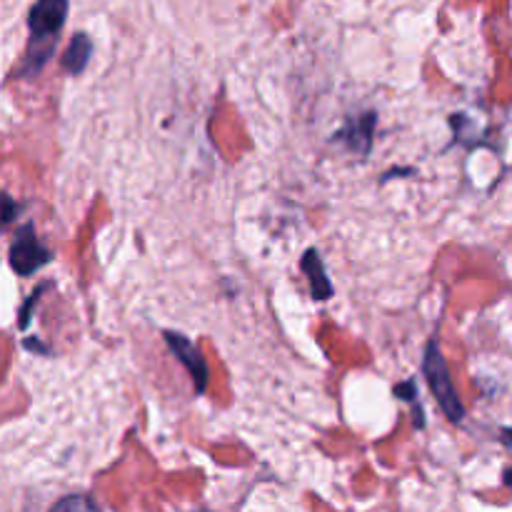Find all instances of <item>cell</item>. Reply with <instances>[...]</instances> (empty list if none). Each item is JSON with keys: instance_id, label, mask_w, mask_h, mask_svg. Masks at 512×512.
Here are the masks:
<instances>
[{"instance_id": "cell-12", "label": "cell", "mask_w": 512, "mask_h": 512, "mask_svg": "<svg viewBox=\"0 0 512 512\" xmlns=\"http://www.w3.org/2000/svg\"><path fill=\"white\" fill-rule=\"evenodd\" d=\"M25 348L28 350H35V353H48V348H45V345H40L38 340H25Z\"/></svg>"}, {"instance_id": "cell-2", "label": "cell", "mask_w": 512, "mask_h": 512, "mask_svg": "<svg viewBox=\"0 0 512 512\" xmlns=\"http://www.w3.org/2000/svg\"><path fill=\"white\" fill-rule=\"evenodd\" d=\"M423 373H425V380H428L430 390H433V395L438 398L440 408H443V413L448 415L450 423H463L465 405L463 400H460L458 390H455L448 363H445L443 353H440V345L435 338L430 340L428 348H425Z\"/></svg>"}, {"instance_id": "cell-6", "label": "cell", "mask_w": 512, "mask_h": 512, "mask_svg": "<svg viewBox=\"0 0 512 512\" xmlns=\"http://www.w3.org/2000/svg\"><path fill=\"white\" fill-rule=\"evenodd\" d=\"M300 270L308 275L310 293H313L315 300L333 298L335 288H333V283H330L328 273H325V263H323V258H320L318 250L310 248L308 253L303 255V260H300Z\"/></svg>"}, {"instance_id": "cell-14", "label": "cell", "mask_w": 512, "mask_h": 512, "mask_svg": "<svg viewBox=\"0 0 512 512\" xmlns=\"http://www.w3.org/2000/svg\"><path fill=\"white\" fill-rule=\"evenodd\" d=\"M503 480H505V485H510V488H512V468H508V470H505Z\"/></svg>"}, {"instance_id": "cell-5", "label": "cell", "mask_w": 512, "mask_h": 512, "mask_svg": "<svg viewBox=\"0 0 512 512\" xmlns=\"http://www.w3.org/2000/svg\"><path fill=\"white\" fill-rule=\"evenodd\" d=\"M375 123H378L375 113H365V115H360V118L348 120V123H345V128H340L338 133H335V140L348 145L353 153L368 155L370 148H373Z\"/></svg>"}, {"instance_id": "cell-15", "label": "cell", "mask_w": 512, "mask_h": 512, "mask_svg": "<svg viewBox=\"0 0 512 512\" xmlns=\"http://www.w3.org/2000/svg\"><path fill=\"white\" fill-rule=\"evenodd\" d=\"M198 512H208V510H198Z\"/></svg>"}, {"instance_id": "cell-13", "label": "cell", "mask_w": 512, "mask_h": 512, "mask_svg": "<svg viewBox=\"0 0 512 512\" xmlns=\"http://www.w3.org/2000/svg\"><path fill=\"white\" fill-rule=\"evenodd\" d=\"M500 435H503V438H500V440H503V443L508 445V448L512 450V428H505L503 433H500Z\"/></svg>"}, {"instance_id": "cell-9", "label": "cell", "mask_w": 512, "mask_h": 512, "mask_svg": "<svg viewBox=\"0 0 512 512\" xmlns=\"http://www.w3.org/2000/svg\"><path fill=\"white\" fill-rule=\"evenodd\" d=\"M45 288H48V283L40 285L38 290H33V295H30V298H28V303H25L23 308H20V323H18V325H20V328H23V330L30 325V318H33V305L38 303V298H40V295H43Z\"/></svg>"}, {"instance_id": "cell-8", "label": "cell", "mask_w": 512, "mask_h": 512, "mask_svg": "<svg viewBox=\"0 0 512 512\" xmlns=\"http://www.w3.org/2000/svg\"><path fill=\"white\" fill-rule=\"evenodd\" d=\"M50 512H100V510L98 505H95L90 498H85V495H68V498L58 500Z\"/></svg>"}, {"instance_id": "cell-4", "label": "cell", "mask_w": 512, "mask_h": 512, "mask_svg": "<svg viewBox=\"0 0 512 512\" xmlns=\"http://www.w3.org/2000/svg\"><path fill=\"white\" fill-rule=\"evenodd\" d=\"M165 343L168 348L173 350V355L178 358V363H183V368L188 370L190 378H193V388L195 395H203L208 390V363H205L203 353L198 350V345L190 343L185 335L180 333H165Z\"/></svg>"}, {"instance_id": "cell-3", "label": "cell", "mask_w": 512, "mask_h": 512, "mask_svg": "<svg viewBox=\"0 0 512 512\" xmlns=\"http://www.w3.org/2000/svg\"><path fill=\"white\" fill-rule=\"evenodd\" d=\"M50 260H53V253L40 243L33 225H23L15 235L13 245H10V268L23 275V278H28V275L38 273L43 265H48Z\"/></svg>"}, {"instance_id": "cell-10", "label": "cell", "mask_w": 512, "mask_h": 512, "mask_svg": "<svg viewBox=\"0 0 512 512\" xmlns=\"http://www.w3.org/2000/svg\"><path fill=\"white\" fill-rule=\"evenodd\" d=\"M395 395H398L400 400H405V403H415V398H418V388H415V380H405V383L395 385Z\"/></svg>"}, {"instance_id": "cell-1", "label": "cell", "mask_w": 512, "mask_h": 512, "mask_svg": "<svg viewBox=\"0 0 512 512\" xmlns=\"http://www.w3.org/2000/svg\"><path fill=\"white\" fill-rule=\"evenodd\" d=\"M65 18H68V0H35L33 10L28 15L30 43L20 73L28 75V78L38 75L43 65L53 58L55 43H58Z\"/></svg>"}, {"instance_id": "cell-7", "label": "cell", "mask_w": 512, "mask_h": 512, "mask_svg": "<svg viewBox=\"0 0 512 512\" xmlns=\"http://www.w3.org/2000/svg\"><path fill=\"white\" fill-rule=\"evenodd\" d=\"M90 55H93V40L85 33H78L73 40H70L68 50L63 55V68L68 70L70 75H80L88 65Z\"/></svg>"}, {"instance_id": "cell-11", "label": "cell", "mask_w": 512, "mask_h": 512, "mask_svg": "<svg viewBox=\"0 0 512 512\" xmlns=\"http://www.w3.org/2000/svg\"><path fill=\"white\" fill-rule=\"evenodd\" d=\"M15 213H18V205H15L8 195H0V220H3V223H10V220L15 218Z\"/></svg>"}]
</instances>
